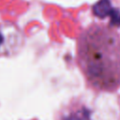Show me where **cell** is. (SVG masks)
<instances>
[{
	"label": "cell",
	"instance_id": "cell-1",
	"mask_svg": "<svg viewBox=\"0 0 120 120\" xmlns=\"http://www.w3.org/2000/svg\"><path fill=\"white\" fill-rule=\"evenodd\" d=\"M77 63L95 90L112 92L120 86V35L104 23H92L77 38Z\"/></svg>",
	"mask_w": 120,
	"mask_h": 120
},
{
	"label": "cell",
	"instance_id": "cell-2",
	"mask_svg": "<svg viewBox=\"0 0 120 120\" xmlns=\"http://www.w3.org/2000/svg\"><path fill=\"white\" fill-rule=\"evenodd\" d=\"M22 34L13 23L0 22V56L16 53L22 45Z\"/></svg>",
	"mask_w": 120,
	"mask_h": 120
},
{
	"label": "cell",
	"instance_id": "cell-3",
	"mask_svg": "<svg viewBox=\"0 0 120 120\" xmlns=\"http://www.w3.org/2000/svg\"><path fill=\"white\" fill-rule=\"evenodd\" d=\"M112 9L110 0H99L93 7V13L98 18H105L111 15Z\"/></svg>",
	"mask_w": 120,
	"mask_h": 120
},
{
	"label": "cell",
	"instance_id": "cell-4",
	"mask_svg": "<svg viewBox=\"0 0 120 120\" xmlns=\"http://www.w3.org/2000/svg\"><path fill=\"white\" fill-rule=\"evenodd\" d=\"M111 23L112 24V26L120 24V11L118 9H112L111 13Z\"/></svg>",
	"mask_w": 120,
	"mask_h": 120
}]
</instances>
